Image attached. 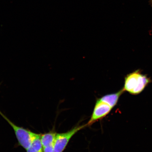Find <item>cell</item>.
Returning <instances> with one entry per match:
<instances>
[{
  "instance_id": "obj_1",
  "label": "cell",
  "mask_w": 152,
  "mask_h": 152,
  "mask_svg": "<svg viewBox=\"0 0 152 152\" xmlns=\"http://www.w3.org/2000/svg\"><path fill=\"white\" fill-rule=\"evenodd\" d=\"M152 81L147 75L142 73L141 70H136L125 77L122 89L124 92L127 91L131 94L137 95L141 93Z\"/></svg>"
},
{
  "instance_id": "obj_2",
  "label": "cell",
  "mask_w": 152,
  "mask_h": 152,
  "mask_svg": "<svg viewBox=\"0 0 152 152\" xmlns=\"http://www.w3.org/2000/svg\"><path fill=\"white\" fill-rule=\"evenodd\" d=\"M0 115L8 122L14 131L19 144L24 149L27 150L31 145L34 132L25 129L23 127L17 126L7 118L0 111Z\"/></svg>"
},
{
  "instance_id": "obj_3",
  "label": "cell",
  "mask_w": 152,
  "mask_h": 152,
  "mask_svg": "<svg viewBox=\"0 0 152 152\" xmlns=\"http://www.w3.org/2000/svg\"><path fill=\"white\" fill-rule=\"evenodd\" d=\"M87 126L86 124L76 126L67 132L57 134L54 144V152H63L72 137Z\"/></svg>"
},
{
  "instance_id": "obj_4",
  "label": "cell",
  "mask_w": 152,
  "mask_h": 152,
  "mask_svg": "<svg viewBox=\"0 0 152 152\" xmlns=\"http://www.w3.org/2000/svg\"><path fill=\"white\" fill-rule=\"evenodd\" d=\"M113 109L111 106L99 99L96 100V104L90 120L87 125L90 126L99 120L105 117Z\"/></svg>"
},
{
  "instance_id": "obj_5",
  "label": "cell",
  "mask_w": 152,
  "mask_h": 152,
  "mask_svg": "<svg viewBox=\"0 0 152 152\" xmlns=\"http://www.w3.org/2000/svg\"><path fill=\"white\" fill-rule=\"evenodd\" d=\"M124 91L122 89L117 92L107 94L99 98L101 101L103 102L113 108L116 105L121 96Z\"/></svg>"
},
{
  "instance_id": "obj_6",
  "label": "cell",
  "mask_w": 152,
  "mask_h": 152,
  "mask_svg": "<svg viewBox=\"0 0 152 152\" xmlns=\"http://www.w3.org/2000/svg\"><path fill=\"white\" fill-rule=\"evenodd\" d=\"M41 135L35 133L30 147L26 150V152H43L41 140Z\"/></svg>"
},
{
  "instance_id": "obj_7",
  "label": "cell",
  "mask_w": 152,
  "mask_h": 152,
  "mask_svg": "<svg viewBox=\"0 0 152 152\" xmlns=\"http://www.w3.org/2000/svg\"><path fill=\"white\" fill-rule=\"evenodd\" d=\"M57 133L50 132L41 135V140L43 148L54 145Z\"/></svg>"
},
{
  "instance_id": "obj_8",
  "label": "cell",
  "mask_w": 152,
  "mask_h": 152,
  "mask_svg": "<svg viewBox=\"0 0 152 152\" xmlns=\"http://www.w3.org/2000/svg\"><path fill=\"white\" fill-rule=\"evenodd\" d=\"M43 152H54V145H51L43 148Z\"/></svg>"
},
{
  "instance_id": "obj_9",
  "label": "cell",
  "mask_w": 152,
  "mask_h": 152,
  "mask_svg": "<svg viewBox=\"0 0 152 152\" xmlns=\"http://www.w3.org/2000/svg\"><path fill=\"white\" fill-rule=\"evenodd\" d=\"M151 2H152V0H151Z\"/></svg>"
}]
</instances>
